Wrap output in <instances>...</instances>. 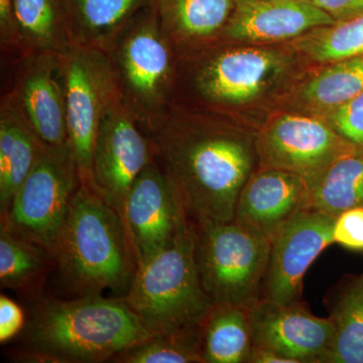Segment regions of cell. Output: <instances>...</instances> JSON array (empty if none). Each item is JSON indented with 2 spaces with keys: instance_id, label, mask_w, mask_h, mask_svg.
I'll list each match as a JSON object with an SVG mask.
<instances>
[{
  "instance_id": "cell-22",
  "label": "cell",
  "mask_w": 363,
  "mask_h": 363,
  "mask_svg": "<svg viewBox=\"0 0 363 363\" xmlns=\"http://www.w3.org/2000/svg\"><path fill=\"white\" fill-rule=\"evenodd\" d=\"M152 0H66L75 45L107 52Z\"/></svg>"
},
{
  "instance_id": "cell-12",
  "label": "cell",
  "mask_w": 363,
  "mask_h": 363,
  "mask_svg": "<svg viewBox=\"0 0 363 363\" xmlns=\"http://www.w3.org/2000/svg\"><path fill=\"white\" fill-rule=\"evenodd\" d=\"M124 223L138 267L168 247L192 224L180 196L156 161L143 169L131 188Z\"/></svg>"
},
{
  "instance_id": "cell-6",
  "label": "cell",
  "mask_w": 363,
  "mask_h": 363,
  "mask_svg": "<svg viewBox=\"0 0 363 363\" xmlns=\"http://www.w3.org/2000/svg\"><path fill=\"white\" fill-rule=\"evenodd\" d=\"M197 228L191 224L168 247L138 267L121 298L154 334L201 323L213 303L203 289L196 262Z\"/></svg>"
},
{
  "instance_id": "cell-14",
  "label": "cell",
  "mask_w": 363,
  "mask_h": 363,
  "mask_svg": "<svg viewBox=\"0 0 363 363\" xmlns=\"http://www.w3.org/2000/svg\"><path fill=\"white\" fill-rule=\"evenodd\" d=\"M11 93L48 149L70 145L61 56L30 54L20 57Z\"/></svg>"
},
{
  "instance_id": "cell-9",
  "label": "cell",
  "mask_w": 363,
  "mask_h": 363,
  "mask_svg": "<svg viewBox=\"0 0 363 363\" xmlns=\"http://www.w3.org/2000/svg\"><path fill=\"white\" fill-rule=\"evenodd\" d=\"M61 59L69 143L81 183L91 186L98 130L107 113L121 101V90L106 52L74 45Z\"/></svg>"
},
{
  "instance_id": "cell-8",
  "label": "cell",
  "mask_w": 363,
  "mask_h": 363,
  "mask_svg": "<svg viewBox=\"0 0 363 363\" xmlns=\"http://www.w3.org/2000/svg\"><path fill=\"white\" fill-rule=\"evenodd\" d=\"M81 180L71 147L47 149L14 195L0 226L54 257Z\"/></svg>"
},
{
  "instance_id": "cell-24",
  "label": "cell",
  "mask_w": 363,
  "mask_h": 363,
  "mask_svg": "<svg viewBox=\"0 0 363 363\" xmlns=\"http://www.w3.org/2000/svg\"><path fill=\"white\" fill-rule=\"evenodd\" d=\"M54 264V257L45 248L0 226L2 288L38 297L40 283Z\"/></svg>"
},
{
  "instance_id": "cell-10",
  "label": "cell",
  "mask_w": 363,
  "mask_h": 363,
  "mask_svg": "<svg viewBox=\"0 0 363 363\" xmlns=\"http://www.w3.org/2000/svg\"><path fill=\"white\" fill-rule=\"evenodd\" d=\"M260 168L290 172L312 186L333 162L357 149L321 117L284 111L255 131Z\"/></svg>"
},
{
  "instance_id": "cell-16",
  "label": "cell",
  "mask_w": 363,
  "mask_h": 363,
  "mask_svg": "<svg viewBox=\"0 0 363 363\" xmlns=\"http://www.w3.org/2000/svg\"><path fill=\"white\" fill-rule=\"evenodd\" d=\"M335 21L312 0H235L218 40L238 45H279Z\"/></svg>"
},
{
  "instance_id": "cell-13",
  "label": "cell",
  "mask_w": 363,
  "mask_h": 363,
  "mask_svg": "<svg viewBox=\"0 0 363 363\" xmlns=\"http://www.w3.org/2000/svg\"><path fill=\"white\" fill-rule=\"evenodd\" d=\"M335 219L307 208L272 236L260 298L284 304L302 301L306 272L318 255L334 243Z\"/></svg>"
},
{
  "instance_id": "cell-19",
  "label": "cell",
  "mask_w": 363,
  "mask_h": 363,
  "mask_svg": "<svg viewBox=\"0 0 363 363\" xmlns=\"http://www.w3.org/2000/svg\"><path fill=\"white\" fill-rule=\"evenodd\" d=\"M321 67L289 91L285 111L323 118L363 92V56Z\"/></svg>"
},
{
  "instance_id": "cell-27",
  "label": "cell",
  "mask_w": 363,
  "mask_h": 363,
  "mask_svg": "<svg viewBox=\"0 0 363 363\" xmlns=\"http://www.w3.org/2000/svg\"><path fill=\"white\" fill-rule=\"evenodd\" d=\"M330 319L333 338L323 363H363V276L344 293Z\"/></svg>"
},
{
  "instance_id": "cell-2",
  "label": "cell",
  "mask_w": 363,
  "mask_h": 363,
  "mask_svg": "<svg viewBox=\"0 0 363 363\" xmlns=\"http://www.w3.org/2000/svg\"><path fill=\"white\" fill-rule=\"evenodd\" d=\"M302 57L289 44L217 42L179 52L175 104L233 119L292 89Z\"/></svg>"
},
{
  "instance_id": "cell-20",
  "label": "cell",
  "mask_w": 363,
  "mask_h": 363,
  "mask_svg": "<svg viewBox=\"0 0 363 363\" xmlns=\"http://www.w3.org/2000/svg\"><path fill=\"white\" fill-rule=\"evenodd\" d=\"M162 30L178 52L217 42L235 0H152Z\"/></svg>"
},
{
  "instance_id": "cell-21",
  "label": "cell",
  "mask_w": 363,
  "mask_h": 363,
  "mask_svg": "<svg viewBox=\"0 0 363 363\" xmlns=\"http://www.w3.org/2000/svg\"><path fill=\"white\" fill-rule=\"evenodd\" d=\"M20 57L63 56L74 42L66 0H14Z\"/></svg>"
},
{
  "instance_id": "cell-5",
  "label": "cell",
  "mask_w": 363,
  "mask_h": 363,
  "mask_svg": "<svg viewBox=\"0 0 363 363\" xmlns=\"http://www.w3.org/2000/svg\"><path fill=\"white\" fill-rule=\"evenodd\" d=\"M121 101L150 135L175 104L179 52L152 4L124 28L111 49Z\"/></svg>"
},
{
  "instance_id": "cell-11",
  "label": "cell",
  "mask_w": 363,
  "mask_h": 363,
  "mask_svg": "<svg viewBox=\"0 0 363 363\" xmlns=\"http://www.w3.org/2000/svg\"><path fill=\"white\" fill-rule=\"evenodd\" d=\"M154 161L150 135L123 101L119 102L104 117L98 130L91 164V187L121 215L123 222L131 188Z\"/></svg>"
},
{
  "instance_id": "cell-33",
  "label": "cell",
  "mask_w": 363,
  "mask_h": 363,
  "mask_svg": "<svg viewBox=\"0 0 363 363\" xmlns=\"http://www.w3.org/2000/svg\"><path fill=\"white\" fill-rule=\"evenodd\" d=\"M335 21L348 20L363 13V0H312Z\"/></svg>"
},
{
  "instance_id": "cell-15",
  "label": "cell",
  "mask_w": 363,
  "mask_h": 363,
  "mask_svg": "<svg viewBox=\"0 0 363 363\" xmlns=\"http://www.w3.org/2000/svg\"><path fill=\"white\" fill-rule=\"evenodd\" d=\"M253 346L277 351L293 363H323L334 326L330 318L315 316L300 302L259 298L250 309Z\"/></svg>"
},
{
  "instance_id": "cell-17",
  "label": "cell",
  "mask_w": 363,
  "mask_h": 363,
  "mask_svg": "<svg viewBox=\"0 0 363 363\" xmlns=\"http://www.w3.org/2000/svg\"><path fill=\"white\" fill-rule=\"evenodd\" d=\"M310 192L311 186L296 174L257 167L241 190L233 221L272 240L309 208Z\"/></svg>"
},
{
  "instance_id": "cell-7",
  "label": "cell",
  "mask_w": 363,
  "mask_h": 363,
  "mask_svg": "<svg viewBox=\"0 0 363 363\" xmlns=\"http://www.w3.org/2000/svg\"><path fill=\"white\" fill-rule=\"evenodd\" d=\"M196 228V262L208 297L252 309L262 298L271 240L233 220Z\"/></svg>"
},
{
  "instance_id": "cell-18",
  "label": "cell",
  "mask_w": 363,
  "mask_h": 363,
  "mask_svg": "<svg viewBox=\"0 0 363 363\" xmlns=\"http://www.w3.org/2000/svg\"><path fill=\"white\" fill-rule=\"evenodd\" d=\"M47 149L13 95L7 93L0 104V215Z\"/></svg>"
},
{
  "instance_id": "cell-23",
  "label": "cell",
  "mask_w": 363,
  "mask_h": 363,
  "mask_svg": "<svg viewBox=\"0 0 363 363\" xmlns=\"http://www.w3.org/2000/svg\"><path fill=\"white\" fill-rule=\"evenodd\" d=\"M204 363H248L253 346L250 309L213 304L200 323Z\"/></svg>"
},
{
  "instance_id": "cell-32",
  "label": "cell",
  "mask_w": 363,
  "mask_h": 363,
  "mask_svg": "<svg viewBox=\"0 0 363 363\" xmlns=\"http://www.w3.org/2000/svg\"><path fill=\"white\" fill-rule=\"evenodd\" d=\"M0 42L2 49L20 54L14 0H0Z\"/></svg>"
},
{
  "instance_id": "cell-3",
  "label": "cell",
  "mask_w": 363,
  "mask_h": 363,
  "mask_svg": "<svg viewBox=\"0 0 363 363\" xmlns=\"http://www.w3.org/2000/svg\"><path fill=\"white\" fill-rule=\"evenodd\" d=\"M155 335L121 298L38 296L23 329L21 362L100 363Z\"/></svg>"
},
{
  "instance_id": "cell-1",
  "label": "cell",
  "mask_w": 363,
  "mask_h": 363,
  "mask_svg": "<svg viewBox=\"0 0 363 363\" xmlns=\"http://www.w3.org/2000/svg\"><path fill=\"white\" fill-rule=\"evenodd\" d=\"M150 138L191 223L233 221L241 190L259 167L255 133L216 112L175 104Z\"/></svg>"
},
{
  "instance_id": "cell-34",
  "label": "cell",
  "mask_w": 363,
  "mask_h": 363,
  "mask_svg": "<svg viewBox=\"0 0 363 363\" xmlns=\"http://www.w3.org/2000/svg\"><path fill=\"white\" fill-rule=\"evenodd\" d=\"M248 363H293V362L269 348L252 346Z\"/></svg>"
},
{
  "instance_id": "cell-25",
  "label": "cell",
  "mask_w": 363,
  "mask_h": 363,
  "mask_svg": "<svg viewBox=\"0 0 363 363\" xmlns=\"http://www.w3.org/2000/svg\"><path fill=\"white\" fill-rule=\"evenodd\" d=\"M357 207H363V150L333 162L310 192L309 208L331 216Z\"/></svg>"
},
{
  "instance_id": "cell-28",
  "label": "cell",
  "mask_w": 363,
  "mask_h": 363,
  "mask_svg": "<svg viewBox=\"0 0 363 363\" xmlns=\"http://www.w3.org/2000/svg\"><path fill=\"white\" fill-rule=\"evenodd\" d=\"M117 363H204L200 324L164 333L124 350L111 359Z\"/></svg>"
},
{
  "instance_id": "cell-31",
  "label": "cell",
  "mask_w": 363,
  "mask_h": 363,
  "mask_svg": "<svg viewBox=\"0 0 363 363\" xmlns=\"http://www.w3.org/2000/svg\"><path fill=\"white\" fill-rule=\"evenodd\" d=\"M26 325L25 312L7 296H0V342L4 344L20 335Z\"/></svg>"
},
{
  "instance_id": "cell-26",
  "label": "cell",
  "mask_w": 363,
  "mask_h": 363,
  "mask_svg": "<svg viewBox=\"0 0 363 363\" xmlns=\"http://www.w3.org/2000/svg\"><path fill=\"white\" fill-rule=\"evenodd\" d=\"M289 44L305 62L320 66L363 56V13L315 28Z\"/></svg>"
},
{
  "instance_id": "cell-30",
  "label": "cell",
  "mask_w": 363,
  "mask_h": 363,
  "mask_svg": "<svg viewBox=\"0 0 363 363\" xmlns=\"http://www.w3.org/2000/svg\"><path fill=\"white\" fill-rule=\"evenodd\" d=\"M334 243L351 250H363V207L339 214L333 228Z\"/></svg>"
},
{
  "instance_id": "cell-29",
  "label": "cell",
  "mask_w": 363,
  "mask_h": 363,
  "mask_svg": "<svg viewBox=\"0 0 363 363\" xmlns=\"http://www.w3.org/2000/svg\"><path fill=\"white\" fill-rule=\"evenodd\" d=\"M323 119L344 140L363 150V92Z\"/></svg>"
},
{
  "instance_id": "cell-4",
  "label": "cell",
  "mask_w": 363,
  "mask_h": 363,
  "mask_svg": "<svg viewBox=\"0 0 363 363\" xmlns=\"http://www.w3.org/2000/svg\"><path fill=\"white\" fill-rule=\"evenodd\" d=\"M54 259L62 281L76 297L111 292L123 298L138 271L121 215L83 183L74 196Z\"/></svg>"
}]
</instances>
